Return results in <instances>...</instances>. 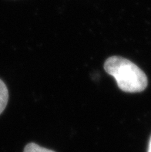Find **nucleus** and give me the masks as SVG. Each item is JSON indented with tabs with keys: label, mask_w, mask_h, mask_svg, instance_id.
I'll use <instances>...</instances> for the list:
<instances>
[{
	"label": "nucleus",
	"mask_w": 151,
	"mask_h": 152,
	"mask_svg": "<svg viewBox=\"0 0 151 152\" xmlns=\"http://www.w3.org/2000/svg\"><path fill=\"white\" fill-rule=\"evenodd\" d=\"M104 69L114 77L119 88L124 92H142L147 87L145 73L127 59L118 56H110L104 63Z\"/></svg>",
	"instance_id": "f257e3e1"
},
{
	"label": "nucleus",
	"mask_w": 151,
	"mask_h": 152,
	"mask_svg": "<svg viewBox=\"0 0 151 152\" xmlns=\"http://www.w3.org/2000/svg\"><path fill=\"white\" fill-rule=\"evenodd\" d=\"M9 100V91L3 81L0 79V114L5 110Z\"/></svg>",
	"instance_id": "f03ea898"
},
{
	"label": "nucleus",
	"mask_w": 151,
	"mask_h": 152,
	"mask_svg": "<svg viewBox=\"0 0 151 152\" xmlns=\"http://www.w3.org/2000/svg\"><path fill=\"white\" fill-rule=\"evenodd\" d=\"M23 152H55L54 151L45 148L43 147L38 145L36 143H29L25 147Z\"/></svg>",
	"instance_id": "7ed1b4c3"
},
{
	"label": "nucleus",
	"mask_w": 151,
	"mask_h": 152,
	"mask_svg": "<svg viewBox=\"0 0 151 152\" xmlns=\"http://www.w3.org/2000/svg\"><path fill=\"white\" fill-rule=\"evenodd\" d=\"M148 152H151V137L149 142V146H148Z\"/></svg>",
	"instance_id": "20e7f679"
}]
</instances>
